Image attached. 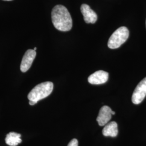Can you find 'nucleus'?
<instances>
[{"label": "nucleus", "instance_id": "nucleus-15", "mask_svg": "<svg viewBox=\"0 0 146 146\" xmlns=\"http://www.w3.org/2000/svg\"><path fill=\"white\" fill-rule=\"evenodd\" d=\"M5 1H11V0H5Z\"/></svg>", "mask_w": 146, "mask_h": 146}, {"label": "nucleus", "instance_id": "nucleus-1", "mask_svg": "<svg viewBox=\"0 0 146 146\" xmlns=\"http://www.w3.org/2000/svg\"><path fill=\"white\" fill-rule=\"evenodd\" d=\"M52 20L54 26L60 31H69L73 26L71 15L68 9L62 5H56L53 8Z\"/></svg>", "mask_w": 146, "mask_h": 146}, {"label": "nucleus", "instance_id": "nucleus-6", "mask_svg": "<svg viewBox=\"0 0 146 146\" xmlns=\"http://www.w3.org/2000/svg\"><path fill=\"white\" fill-rule=\"evenodd\" d=\"M109 78V74L104 70H99L88 77V81L92 84H101L106 83Z\"/></svg>", "mask_w": 146, "mask_h": 146}, {"label": "nucleus", "instance_id": "nucleus-16", "mask_svg": "<svg viewBox=\"0 0 146 146\" xmlns=\"http://www.w3.org/2000/svg\"></svg>", "mask_w": 146, "mask_h": 146}, {"label": "nucleus", "instance_id": "nucleus-3", "mask_svg": "<svg viewBox=\"0 0 146 146\" xmlns=\"http://www.w3.org/2000/svg\"><path fill=\"white\" fill-rule=\"evenodd\" d=\"M129 35V32L127 27H120L110 37L108 42V47L113 49L119 48L127 40Z\"/></svg>", "mask_w": 146, "mask_h": 146}, {"label": "nucleus", "instance_id": "nucleus-5", "mask_svg": "<svg viewBox=\"0 0 146 146\" xmlns=\"http://www.w3.org/2000/svg\"><path fill=\"white\" fill-rule=\"evenodd\" d=\"M36 51L33 49H29L25 52L20 66V69L22 72H26L31 67V64L36 57Z\"/></svg>", "mask_w": 146, "mask_h": 146}, {"label": "nucleus", "instance_id": "nucleus-4", "mask_svg": "<svg viewBox=\"0 0 146 146\" xmlns=\"http://www.w3.org/2000/svg\"><path fill=\"white\" fill-rule=\"evenodd\" d=\"M146 96V78L137 84L131 98L132 102L135 104H140Z\"/></svg>", "mask_w": 146, "mask_h": 146}, {"label": "nucleus", "instance_id": "nucleus-14", "mask_svg": "<svg viewBox=\"0 0 146 146\" xmlns=\"http://www.w3.org/2000/svg\"><path fill=\"white\" fill-rule=\"evenodd\" d=\"M34 50L36 51V47H35V48H34Z\"/></svg>", "mask_w": 146, "mask_h": 146}, {"label": "nucleus", "instance_id": "nucleus-7", "mask_svg": "<svg viewBox=\"0 0 146 146\" xmlns=\"http://www.w3.org/2000/svg\"><path fill=\"white\" fill-rule=\"evenodd\" d=\"M111 109L107 106H104L101 107L100 110L99 115L96 119L99 125L104 126L109 123V121L111 118Z\"/></svg>", "mask_w": 146, "mask_h": 146}, {"label": "nucleus", "instance_id": "nucleus-11", "mask_svg": "<svg viewBox=\"0 0 146 146\" xmlns=\"http://www.w3.org/2000/svg\"><path fill=\"white\" fill-rule=\"evenodd\" d=\"M68 146H78V141L76 139H73L68 143Z\"/></svg>", "mask_w": 146, "mask_h": 146}, {"label": "nucleus", "instance_id": "nucleus-13", "mask_svg": "<svg viewBox=\"0 0 146 146\" xmlns=\"http://www.w3.org/2000/svg\"><path fill=\"white\" fill-rule=\"evenodd\" d=\"M111 114H112V115H115V111H113V110H112V111H111Z\"/></svg>", "mask_w": 146, "mask_h": 146}, {"label": "nucleus", "instance_id": "nucleus-10", "mask_svg": "<svg viewBox=\"0 0 146 146\" xmlns=\"http://www.w3.org/2000/svg\"><path fill=\"white\" fill-rule=\"evenodd\" d=\"M21 134L15 132H10L5 137V143L10 146H17L22 142Z\"/></svg>", "mask_w": 146, "mask_h": 146}, {"label": "nucleus", "instance_id": "nucleus-8", "mask_svg": "<svg viewBox=\"0 0 146 146\" xmlns=\"http://www.w3.org/2000/svg\"><path fill=\"white\" fill-rule=\"evenodd\" d=\"M81 11L84 16V20L87 23H95L98 19L96 13L93 11L88 5L83 4L81 6Z\"/></svg>", "mask_w": 146, "mask_h": 146}, {"label": "nucleus", "instance_id": "nucleus-12", "mask_svg": "<svg viewBox=\"0 0 146 146\" xmlns=\"http://www.w3.org/2000/svg\"><path fill=\"white\" fill-rule=\"evenodd\" d=\"M29 104L30 105H31V106H33V105H34V104H37V102H35V101H29Z\"/></svg>", "mask_w": 146, "mask_h": 146}, {"label": "nucleus", "instance_id": "nucleus-2", "mask_svg": "<svg viewBox=\"0 0 146 146\" xmlns=\"http://www.w3.org/2000/svg\"><path fill=\"white\" fill-rule=\"evenodd\" d=\"M54 84L52 82H44L37 84L31 90L28 95L29 101L37 102L48 97L52 93Z\"/></svg>", "mask_w": 146, "mask_h": 146}, {"label": "nucleus", "instance_id": "nucleus-9", "mask_svg": "<svg viewBox=\"0 0 146 146\" xmlns=\"http://www.w3.org/2000/svg\"><path fill=\"white\" fill-rule=\"evenodd\" d=\"M118 125L115 121L108 123L104 125L102 130V134L104 136L116 137L118 134Z\"/></svg>", "mask_w": 146, "mask_h": 146}]
</instances>
